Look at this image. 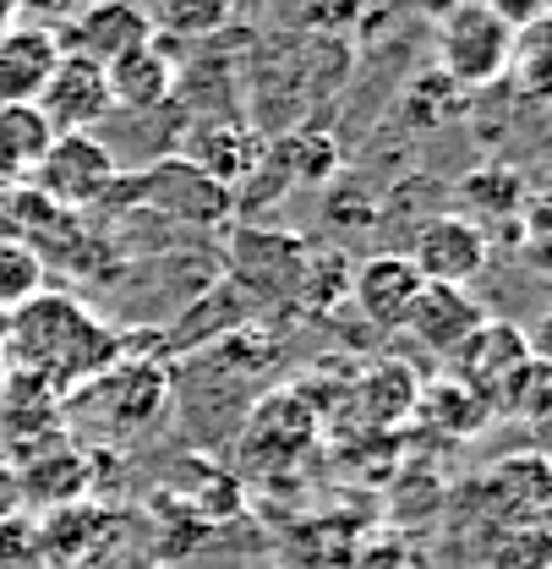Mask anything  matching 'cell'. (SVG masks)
Wrapping results in <instances>:
<instances>
[{"label":"cell","mask_w":552,"mask_h":569,"mask_svg":"<svg viewBox=\"0 0 552 569\" xmlns=\"http://www.w3.org/2000/svg\"><path fill=\"white\" fill-rule=\"evenodd\" d=\"M88 460L71 449V443H50L44 455H33L22 471H17V488H22V498L28 503H39L44 515L50 509H67V503H82V493H88Z\"/></svg>","instance_id":"obj_15"},{"label":"cell","mask_w":552,"mask_h":569,"mask_svg":"<svg viewBox=\"0 0 552 569\" xmlns=\"http://www.w3.org/2000/svg\"><path fill=\"white\" fill-rule=\"evenodd\" d=\"M104 88H110V110H159V104H170V93H175V56L159 44V39H148L138 50H127V56H116L110 67H104Z\"/></svg>","instance_id":"obj_13"},{"label":"cell","mask_w":552,"mask_h":569,"mask_svg":"<svg viewBox=\"0 0 552 569\" xmlns=\"http://www.w3.org/2000/svg\"><path fill=\"white\" fill-rule=\"evenodd\" d=\"M170 411V378L159 372V361H110L99 378L77 383L67 395V422L77 417L93 427L104 443H127Z\"/></svg>","instance_id":"obj_2"},{"label":"cell","mask_w":552,"mask_h":569,"mask_svg":"<svg viewBox=\"0 0 552 569\" xmlns=\"http://www.w3.org/2000/svg\"><path fill=\"white\" fill-rule=\"evenodd\" d=\"M61 61L56 33L17 22L11 33H0V104H33L50 82V71Z\"/></svg>","instance_id":"obj_14"},{"label":"cell","mask_w":552,"mask_h":569,"mask_svg":"<svg viewBox=\"0 0 552 569\" xmlns=\"http://www.w3.org/2000/svg\"><path fill=\"white\" fill-rule=\"evenodd\" d=\"M482 6H492L514 33H520V28H531V22H542V11H548V0H482Z\"/></svg>","instance_id":"obj_26"},{"label":"cell","mask_w":552,"mask_h":569,"mask_svg":"<svg viewBox=\"0 0 552 569\" xmlns=\"http://www.w3.org/2000/svg\"><path fill=\"white\" fill-rule=\"evenodd\" d=\"M110 531V515L93 509V503H67V509H50L44 526H39V553L44 565L71 569L93 553V542Z\"/></svg>","instance_id":"obj_17"},{"label":"cell","mask_w":552,"mask_h":569,"mask_svg":"<svg viewBox=\"0 0 552 569\" xmlns=\"http://www.w3.org/2000/svg\"><path fill=\"white\" fill-rule=\"evenodd\" d=\"M121 181V164H116V148L93 138V132H56L50 153L39 159L33 170V187L56 203V209H99Z\"/></svg>","instance_id":"obj_5"},{"label":"cell","mask_w":552,"mask_h":569,"mask_svg":"<svg viewBox=\"0 0 552 569\" xmlns=\"http://www.w3.org/2000/svg\"><path fill=\"white\" fill-rule=\"evenodd\" d=\"M438 61L454 88H492L514 67V28L482 0H460L443 11Z\"/></svg>","instance_id":"obj_3"},{"label":"cell","mask_w":552,"mask_h":569,"mask_svg":"<svg viewBox=\"0 0 552 569\" xmlns=\"http://www.w3.org/2000/svg\"><path fill=\"white\" fill-rule=\"evenodd\" d=\"M415 417L432 427V432H443V438H471V432H482V427L492 422L482 395H471V389L454 383V378L426 383V389L415 395Z\"/></svg>","instance_id":"obj_18"},{"label":"cell","mask_w":552,"mask_h":569,"mask_svg":"<svg viewBox=\"0 0 552 569\" xmlns=\"http://www.w3.org/2000/svg\"><path fill=\"white\" fill-rule=\"evenodd\" d=\"M415 395H421V383H415V372L405 361H378V367L361 372V383H355L361 417H367V422H383V427L400 422V417H411Z\"/></svg>","instance_id":"obj_19"},{"label":"cell","mask_w":552,"mask_h":569,"mask_svg":"<svg viewBox=\"0 0 552 569\" xmlns=\"http://www.w3.org/2000/svg\"><path fill=\"white\" fill-rule=\"evenodd\" d=\"M50 142L56 127L39 116V104H0V187H22L50 153Z\"/></svg>","instance_id":"obj_16"},{"label":"cell","mask_w":552,"mask_h":569,"mask_svg":"<svg viewBox=\"0 0 552 569\" xmlns=\"http://www.w3.org/2000/svg\"><path fill=\"white\" fill-rule=\"evenodd\" d=\"M148 11V28L164 39H208L235 17V0H138Z\"/></svg>","instance_id":"obj_20"},{"label":"cell","mask_w":552,"mask_h":569,"mask_svg":"<svg viewBox=\"0 0 552 569\" xmlns=\"http://www.w3.org/2000/svg\"><path fill=\"white\" fill-rule=\"evenodd\" d=\"M6 323H11V312H0V346H6Z\"/></svg>","instance_id":"obj_29"},{"label":"cell","mask_w":552,"mask_h":569,"mask_svg":"<svg viewBox=\"0 0 552 569\" xmlns=\"http://www.w3.org/2000/svg\"><path fill=\"white\" fill-rule=\"evenodd\" d=\"M0 569H44L39 520H22V515H6L0 520Z\"/></svg>","instance_id":"obj_24"},{"label":"cell","mask_w":552,"mask_h":569,"mask_svg":"<svg viewBox=\"0 0 552 569\" xmlns=\"http://www.w3.org/2000/svg\"><path fill=\"white\" fill-rule=\"evenodd\" d=\"M181 159L198 164L208 181L235 187L241 176L252 181V176L269 164V142L258 138L247 121H203V127H192V138H187V153H181Z\"/></svg>","instance_id":"obj_11"},{"label":"cell","mask_w":552,"mask_h":569,"mask_svg":"<svg viewBox=\"0 0 552 569\" xmlns=\"http://www.w3.org/2000/svg\"><path fill=\"white\" fill-rule=\"evenodd\" d=\"M415 290H421V274H415V263L405 252H378V258H367L350 274V296H355L361 318L378 323V329H400L405 323Z\"/></svg>","instance_id":"obj_12"},{"label":"cell","mask_w":552,"mask_h":569,"mask_svg":"<svg viewBox=\"0 0 552 569\" xmlns=\"http://www.w3.org/2000/svg\"><path fill=\"white\" fill-rule=\"evenodd\" d=\"M104 203H121V209H153L159 219H181V224H219L224 213L235 209V192L208 181L198 164H187L181 153L175 159H159L148 164L142 176H121L116 192Z\"/></svg>","instance_id":"obj_4"},{"label":"cell","mask_w":552,"mask_h":569,"mask_svg":"<svg viewBox=\"0 0 552 569\" xmlns=\"http://www.w3.org/2000/svg\"><path fill=\"white\" fill-rule=\"evenodd\" d=\"M0 351L11 361V372H28L67 400L77 383H88L110 361H121V335L104 329L67 290H39L28 307L11 312Z\"/></svg>","instance_id":"obj_1"},{"label":"cell","mask_w":552,"mask_h":569,"mask_svg":"<svg viewBox=\"0 0 552 569\" xmlns=\"http://www.w3.org/2000/svg\"><path fill=\"white\" fill-rule=\"evenodd\" d=\"M17 28V0H0V33Z\"/></svg>","instance_id":"obj_27"},{"label":"cell","mask_w":552,"mask_h":569,"mask_svg":"<svg viewBox=\"0 0 552 569\" xmlns=\"http://www.w3.org/2000/svg\"><path fill=\"white\" fill-rule=\"evenodd\" d=\"M486 323V312H482V301L465 290V284H426L421 280V290H415V301H411V312H405V335L411 340H421L432 356H449L465 335H476Z\"/></svg>","instance_id":"obj_10"},{"label":"cell","mask_w":552,"mask_h":569,"mask_svg":"<svg viewBox=\"0 0 552 569\" xmlns=\"http://www.w3.org/2000/svg\"><path fill=\"white\" fill-rule=\"evenodd\" d=\"M6 383H11V361H6V351H0V395H6Z\"/></svg>","instance_id":"obj_28"},{"label":"cell","mask_w":552,"mask_h":569,"mask_svg":"<svg viewBox=\"0 0 552 569\" xmlns=\"http://www.w3.org/2000/svg\"><path fill=\"white\" fill-rule=\"evenodd\" d=\"M235 252H241V258H258V252H284V258H290V252H301V241H290V236H263V230H247V236L235 241ZM301 274H307V263H301V258H290V274H279V280H284V290H290V284L301 280ZM247 284H258V290H279V284H274V263H263V269H258V274H252Z\"/></svg>","instance_id":"obj_22"},{"label":"cell","mask_w":552,"mask_h":569,"mask_svg":"<svg viewBox=\"0 0 552 569\" xmlns=\"http://www.w3.org/2000/svg\"><path fill=\"white\" fill-rule=\"evenodd\" d=\"M148 39H153V28H148V11L138 0H82L77 17L56 33V44L67 56H82L93 67H110L116 56L138 50Z\"/></svg>","instance_id":"obj_7"},{"label":"cell","mask_w":552,"mask_h":569,"mask_svg":"<svg viewBox=\"0 0 552 569\" xmlns=\"http://www.w3.org/2000/svg\"><path fill=\"white\" fill-rule=\"evenodd\" d=\"M411 263L426 284H465L486 269V236L465 213H438L415 230Z\"/></svg>","instance_id":"obj_8"},{"label":"cell","mask_w":552,"mask_h":569,"mask_svg":"<svg viewBox=\"0 0 552 569\" xmlns=\"http://www.w3.org/2000/svg\"><path fill=\"white\" fill-rule=\"evenodd\" d=\"M465 198H471L482 213H514V203H520V170L486 164L476 176H465Z\"/></svg>","instance_id":"obj_23"},{"label":"cell","mask_w":552,"mask_h":569,"mask_svg":"<svg viewBox=\"0 0 552 569\" xmlns=\"http://www.w3.org/2000/svg\"><path fill=\"white\" fill-rule=\"evenodd\" d=\"M312 438H318V411L295 395V389H284V395H269V400H258L252 411H247V422H241V466H252V471H284V466H295L307 449H312Z\"/></svg>","instance_id":"obj_6"},{"label":"cell","mask_w":552,"mask_h":569,"mask_svg":"<svg viewBox=\"0 0 552 569\" xmlns=\"http://www.w3.org/2000/svg\"><path fill=\"white\" fill-rule=\"evenodd\" d=\"M33 104H39V116H44L56 132H88V127H99V121L110 116L104 67H93V61H82V56H67V50H61V61H56L50 82H44V93H39Z\"/></svg>","instance_id":"obj_9"},{"label":"cell","mask_w":552,"mask_h":569,"mask_svg":"<svg viewBox=\"0 0 552 569\" xmlns=\"http://www.w3.org/2000/svg\"><path fill=\"white\" fill-rule=\"evenodd\" d=\"M82 0H17V22L28 17V28H44V33H61L71 17H77Z\"/></svg>","instance_id":"obj_25"},{"label":"cell","mask_w":552,"mask_h":569,"mask_svg":"<svg viewBox=\"0 0 552 569\" xmlns=\"http://www.w3.org/2000/svg\"><path fill=\"white\" fill-rule=\"evenodd\" d=\"M44 252L28 236H0V312L28 307L44 290Z\"/></svg>","instance_id":"obj_21"}]
</instances>
